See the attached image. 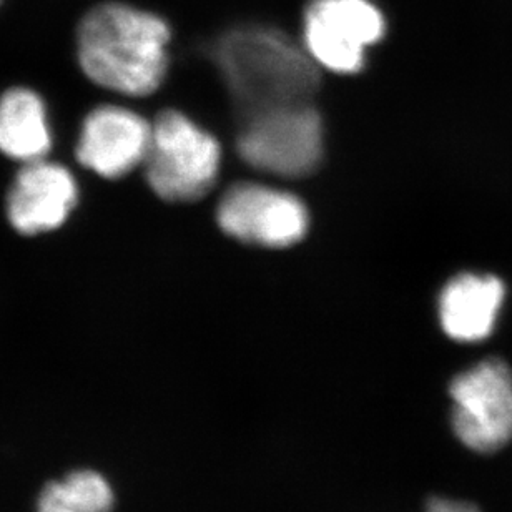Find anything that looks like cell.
<instances>
[{
  "instance_id": "6da1fadb",
  "label": "cell",
  "mask_w": 512,
  "mask_h": 512,
  "mask_svg": "<svg viewBox=\"0 0 512 512\" xmlns=\"http://www.w3.org/2000/svg\"><path fill=\"white\" fill-rule=\"evenodd\" d=\"M212 57L243 122L271 110L311 104L318 65L281 30L240 25L218 37Z\"/></svg>"
},
{
  "instance_id": "7a4b0ae2",
  "label": "cell",
  "mask_w": 512,
  "mask_h": 512,
  "mask_svg": "<svg viewBox=\"0 0 512 512\" xmlns=\"http://www.w3.org/2000/svg\"><path fill=\"white\" fill-rule=\"evenodd\" d=\"M170 29L158 15L107 2L85 15L77 29V57L94 84L130 97H145L162 85Z\"/></svg>"
},
{
  "instance_id": "3957f363",
  "label": "cell",
  "mask_w": 512,
  "mask_h": 512,
  "mask_svg": "<svg viewBox=\"0 0 512 512\" xmlns=\"http://www.w3.org/2000/svg\"><path fill=\"white\" fill-rule=\"evenodd\" d=\"M220 163V143L177 110H165L153 122L143 168L158 197L178 203L200 200L217 182Z\"/></svg>"
},
{
  "instance_id": "277c9868",
  "label": "cell",
  "mask_w": 512,
  "mask_h": 512,
  "mask_svg": "<svg viewBox=\"0 0 512 512\" xmlns=\"http://www.w3.org/2000/svg\"><path fill=\"white\" fill-rule=\"evenodd\" d=\"M323 148V124L311 104L256 115L238 137L243 162L276 177H308L320 165Z\"/></svg>"
},
{
  "instance_id": "5b68a950",
  "label": "cell",
  "mask_w": 512,
  "mask_h": 512,
  "mask_svg": "<svg viewBox=\"0 0 512 512\" xmlns=\"http://www.w3.org/2000/svg\"><path fill=\"white\" fill-rule=\"evenodd\" d=\"M454 433L476 453L491 454L511 443L512 371L498 358L484 360L454 378Z\"/></svg>"
},
{
  "instance_id": "8992f818",
  "label": "cell",
  "mask_w": 512,
  "mask_h": 512,
  "mask_svg": "<svg viewBox=\"0 0 512 512\" xmlns=\"http://www.w3.org/2000/svg\"><path fill=\"white\" fill-rule=\"evenodd\" d=\"M384 32L383 14L370 0H313L303 19L306 52L318 67L336 74L360 72L366 50Z\"/></svg>"
},
{
  "instance_id": "52a82bcc",
  "label": "cell",
  "mask_w": 512,
  "mask_h": 512,
  "mask_svg": "<svg viewBox=\"0 0 512 512\" xmlns=\"http://www.w3.org/2000/svg\"><path fill=\"white\" fill-rule=\"evenodd\" d=\"M223 232L258 247L285 248L308 230V212L300 198L260 183H238L218 205Z\"/></svg>"
},
{
  "instance_id": "ba28073f",
  "label": "cell",
  "mask_w": 512,
  "mask_h": 512,
  "mask_svg": "<svg viewBox=\"0 0 512 512\" xmlns=\"http://www.w3.org/2000/svg\"><path fill=\"white\" fill-rule=\"evenodd\" d=\"M150 138L152 124L143 117L124 107L102 105L84 120L77 158L100 177H125L145 162Z\"/></svg>"
},
{
  "instance_id": "9c48e42d",
  "label": "cell",
  "mask_w": 512,
  "mask_h": 512,
  "mask_svg": "<svg viewBox=\"0 0 512 512\" xmlns=\"http://www.w3.org/2000/svg\"><path fill=\"white\" fill-rule=\"evenodd\" d=\"M77 197L74 175L44 158L20 168L7 197V215L22 235L52 232L64 225Z\"/></svg>"
},
{
  "instance_id": "30bf717a",
  "label": "cell",
  "mask_w": 512,
  "mask_h": 512,
  "mask_svg": "<svg viewBox=\"0 0 512 512\" xmlns=\"http://www.w3.org/2000/svg\"><path fill=\"white\" fill-rule=\"evenodd\" d=\"M506 288L493 275L464 273L449 281L439 298V320L446 335L476 343L493 333Z\"/></svg>"
},
{
  "instance_id": "8fae6325",
  "label": "cell",
  "mask_w": 512,
  "mask_h": 512,
  "mask_svg": "<svg viewBox=\"0 0 512 512\" xmlns=\"http://www.w3.org/2000/svg\"><path fill=\"white\" fill-rule=\"evenodd\" d=\"M50 147L44 100L25 87L7 90L0 97V152L25 165L44 160Z\"/></svg>"
},
{
  "instance_id": "7c38bea8",
  "label": "cell",
  "mask_w": 512,
  "mask_h": 512,
  "mask_svg": "<svg viewBox=\"0 0 512 512\" xmlns=\"http://www.w3.org/2000/svg\"><path fill=\"white\" fill-rule=\"evenodd\" d=\"M65 499L82 512H112L115 508L114 486L97 469H72L59 479Z\"/></svg>"
},
{
  "instance_id": "4fadbf2b",
  "label": "cell",
  "mask_w": 512,
  "mask_h": 512,
  "mask_svg": "<svg viewBox=\"0 0 512 512\" xmlns=\"http://www.w3.org/2000/svg\"><path fill=\"white\" fill-rule=\"evenodd\" d=\"M35 512H82L74 508L72 504L65 499L62 489H60L59 479L49 481L40 489L37 501H35Z\"/></svg>"
},
{
  "instance_id": "5bb4252c",
  "label": "cell",
  "mask_w": 512,
  "mask_h": 512,
  "mask_svg": "<svg viewBox=\"0 0 512 512\" xmlns=\"http://www.w3.org/2000/svg\"><path fill=\"white\" fill-rule=\"evenodd\" d=\"M426 512H481L478 506L468 501H454L446 498H429Z\"/></svg>"
}]
</instances>
